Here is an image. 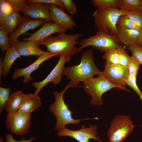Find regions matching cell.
I'll return each instance as SVG.
<instances>
[{
    "label": "cell",
    "instance_id": "6da1fadb",
    "mask_svg": "<svg viewBox=\"0 0 142 142\" xmlns=\"http://www.w3.org/2000/svg\"><path fill=\"white\" fill-rule=\"evenodd\" d=\"M93 53L91 49L85 51L82 54L80 63L77 65L64 67L63 74L70 81L68 85L70 88L80 87L78 84L95 75L102 73L96 66L94 62Z\"/></svg>",
    "mask_w": 142,
    "mask_h": 142
},
{
    "label": "cell",
    "instance_id": "7a4b0ae2",
    "mask_svg": "<svg viewBox=\"0 0 142 142\" xmlns=\"http://www.w3.org/2000/svg\"><path fill=\"white\" fill-rule=\"evenodd\" d=\"M83 36L82 34H67L61 33L55 37H49L37 44L45 46L47 52L50 54L59 56L64 54L71 57L78 53V48L75 45L78 44L77 40Z\"/></svg>",
    "mask_w": 142,
    "mask_h": 142
},
{
    "label": "cell",
    "instance_id": "3957f363",
    "mask_svg": "<svg viewBox=\"0 0 142 142\" xmlns=\"http://www.w3.org/2000/svg\"><path fill=\"white\" fill-rule=\"evenodd\" d=\"M70 88L67 85L60 92L54 91L53 94L55 98V102L49 106V110L55 115L57 121L55 130H59L65 127L66 125L73 124H78L81 121L88 120L89 118L75 119L72 117V112L69 109L68 105L65 103L63 95L66 91Z\"/></svg>",
    "mask_w": 142,
    "mask_h": 142
},
{
    "label": "cell",
    "instance_id": "277c9868",
    "mask_svg": "<svg viewBox=\"0 0 142 142\" xmlns=\"http://www.w3.org/2000/svg\"><path fill=\"white\" fill-rule=\"evenodd\" d=\"M129 11L118 8H108L103 11L96 9L93 14L94 26L98 31L105 32L117 37V23L120 16L127 15Z\"/></svg>",
    "mask_w": 142,
    "mask_h": 142
},
{
    "label": "cell",
    "instance_id": "5b68a950",
    "mask_svg": "<svg viewBox=\"0 0 142 142\" xmlns=\"http://www.w3.org/2000/svg\"><path fill=\"white\" fill-rule=\"evenodd\" d=\"M83 82L85 92L91 97L90 103L92 105L100 106L103 104L102 97L105 93L114 88L120 89L118 86L100 75L96 78L93 77L89 78Z\"/></svg>",
    "mask_w": 142,
    "mask_h": 142
},
{
    "label": "cell",
    "instance_id": "8992f818",
    "mask_svg": "<svg viewBox=\"0 0 142 142\" xmlns=\"http://www.w3.org/2000/svg\"><path fill=\"white\" fill-rule=\"evenodd\" d=\"M118 37L105 32L98 31L96 34L87 38H83L79 42L78 53L87 47L91 46L94 48L102 52L114 48L121 45Z\"/></svg>",
    "mask_w": 142,
    "mask_h": 142
},
{
    "label": "cell",
    "instance_id": "52a82bcc",
    "mask_svg": "<svg viewBox=\"0 0 142 142\" xmlns=\"http://www.w3.org/2000/svg\"><path fill=\"white\" fill-rule=\"evenodd\" d=\"M135 127L129 116L116 115L113 120L108 132L109 142H123Z\"/></svg>",
    "mask_w": 142,
    "mask_h": 142
},
{
    "label": "cell",
    "instance_id": "ba28073f",
    "mask_svg": "<svg viewBox=\"0 0 142 142\" xmlns=\"http://www.w3.org/2000/svg\"><path fill=\"white\" fill-rule=\"evenodd\" d=\"M109 82L118 86L120 90L129 91L126 86V81L129 75L127 67L120 64L110 65L105 62L104 70L100 74Z\"/></svg>",
    "mask_w": 142,
    "mask_h": 142
},
{
    "label": "cell",
    "instance_id": "9c48e42d",
    "mask_svg": "<svg viewBox=\"0 0 142 142\" xmlns=\"http://www.w3.org/2000/svg\"><path fill=\"white\" fill-rule=\"evenodd\" d=\"M31 115L16 113L7 114L5 118L7 128L11 134L22 135L28 134L30 127Z\"/></svg>",
    "mask_w": 142,
    "mask_h": 142
},
{
    "label": "cell",
    "instance_id": "30bf717a",
    "mask_svg": "<svg viewBox=\"0 0 142 142\" xmlns=\"http://www.w3.org/2000/svg\"><path fill=\"white\" fill-rule=\"evenodd\" d=\"M59 60L48 75L42 81L35 82L32 84L36 89L35 93L38 94L42 89L48 83H53V85H56L59 83L63 75V71L65 63L71 59V57L65 54L59 56Z\"/></svg>",
    "mask_w": 142,
    "mask_h": 142
},
{
    "label": "cell",
    "instance_id": "8fae6325",
    "mask_svg": "<svg viewBox=\"0 0 142 142\" xmlns=\"http://www.w3.org/2000/svg\"><path fill=\"white\" fill-rule=\"evenodd\" d=\"M97 126L95 125H91L88 128L82 125L79 130H73L65 127L58 130L57 134L59 137L67 136L72 137L79 142H89L90 139L102 142V140L97 137Z\"/></svg>",
    "mask_w": 142,
    "mask_h": 142
},
{
    "label": "cell",
    "instance_id": "7c38bea8",
    "mask_svg": "<svg viewBox=\"0 0 142 142\" xmlns=\"http://www.w3.org/2000/svg\"><path fill=\"white\" fill-rule=\"evenodd\" d=\"M67 30L54 22H45L42 27L34 33H30L29 36L23 40L32 42L37 43L52 34L65 33Z\"/></svg>",
    "mask_w": 142,
    "mask_h": 142
},
{
    "label": "cell",
    "instance_id": "4fadbf2b",
    "mask_svg": "<svg viewBox=\"0 0 142 142\" xmlns=\"http://www.w3.org/2000/svg\"><path fill=\"white\" fill-rule=\"evenodd\" d=\"M49 4L35 3L27 4L21 12L24 16L34 19L43 20L45 22H52L49 11Z\"/></svg>",
    "mask_w": 142,
    "mask_h": 142
},
{
    "label": "cell",
    "instance_id": "5bb4252c",
    "mask_svg": "<svg viewBox=\"0 0 142 142\" xmlns=\"http://www.w3.org/2000/svg\"><path fill=\"white\" fill-rule=\"evenodd\" d=\"M57 55L56 54H50L47 52L46 53L38 56L35 61L28 66L23 68L15 69L12 76L13 78L16 80L19 77H22L24 78L23 82L24 83H27L33 79L31 77V74L37 69L43 62Z\"/></svg>",
    "mask_w": 142,
    "mask_h": 142
},
{
    "label": "cell",
    "instance_id": "9a60e30c",
    "mask_svg": "<svg viewBox=\"0 0 142 142\" xmlns=\"http://www.w3.org/2000/svg\"><path fill=\"white\" fill-rule=\"evenodd\" d=\"M49 11L52 21L67 29H72L76 26L72 17L57 6L50 5Z\"/></svg>",
    "mask_w": 142,
    "mask_h": 142
},
{
    "label": "cell",
    "instance_id": "2e32d148",
    "mask_svg": "<svg viewBox=\"0 0 142 142\" xmlns=\"http://www.w3.org/2000/svg\"><path fill=\"white\" fill-rule=\"evenodd\" d=\"M27 16H24L23 21L16 31L9 37L11 46L18 40L20 35L24 34L30 30H33L36 28L43 26L45 21L42 19L32 20Z\"/></svg>",
    "mask_w": 142,
    "mask_h": 142
},
{
    "label": "cell",
    "instance_id": "e0dca14e",
    "mask_svg": "<svg viewBox=\"0 0 142 142\" xmlns=\"http://www.w3.org/2000/svg\"><path fill=\"white\" fill-rule=\"evenodd\" d=\"M15 48L21 56H39L47 52L43 51L34 42L26 40H17L12 46Z\"/></svg>",
    "mask_w": 142,
    "mask_h": 142
},
{
    "label": "cell",
    "instance_id": "ac0fdd59",
    "mask_svg": "<svg viewBox=\"0 0 142 142\" xmlns=\"http://www.w3.org/2000/svg\"><path fill=\"white\" fill-rule=\"evenodd\" d=\"M42 102L38 94L34 93L26 94V96L18 113L31 115L42 105Z\"/></svg>",
    "mask_w": 142,
    "mask_h": 142
},
{
    "label": "cell",
    "instance_id": "d6986e66",
    "mask_svg": "<svg viewBox=\"0 0 142 142\" xmlns=\"http://www.w3.org/2000/svg\"><path fill=\"white\" fill-rule=\"evenodd\" d=\"M21 90H19L10 95L5 105L7 114H14L17 112L21 107L26 96Z\"/></svg>",
    "mask_w": 142,
    "mask_h": 142
},
{
    "label": "cell",
    "instance_id": "ffe728a7",
    "mask_svg": "<svg viewBox=\"0 0 142 142\" xmlns=\"http://www.w3.org/2000/svg\"><path fill=\"white\" fill-rule=\"evenodd\" d=\"M117 37L127 47L136 44L140 31L131 30L117 26Z\"/></svg>",
    "mask_w": 142,
    "mask_h": 142
},
{
    "label": "cell",
    "instance_id": "44dd1931",
    "mask_svg": "<svg viewBox=\"0 0 142 142\" xmlns=\"http://www.w3.org/2000/svg\"><path fill=\"white\" fill-rule=\"evenodd\" d=\"M21 55L15 47H10L6 50L2 60V76L7 75L14 62Z\"/></svg>",
    "mask_w": 142,
    "mask_h": 142
},
{
    "label": "cell",
    "instance_id": "7402d4cb",
    "mask_svg": "<svg viewBox=\"0 0 142 142\" xmlns=\"http://www.w3.org/2000/svg\"><path fill=\"white\" fill-rule=\"evenodd\" d=\"M23 19V17L19 12H13L5 19L2 25L11 35L17 29L22 23Z\"/></svg>",
    "mask_w": 142,
    "mask_h": 142
},
{
    "label": "cell",
    "instance_id": "603a6c76",
    "mask_svg": "<svg viewBox=\"0 0 142 142\" xmlns=\"http://www.w3.org/2000/svg\"><path fill=\"white\" fill-rule=\"evenodd\" d=\"M118 8L123 10L142 11V0H120Z\"/></svg>",
    "mask_w": 142,
    "mask_h": 142
},
{
    "label": "cell",
    "instance_id": "cb8c5ba5",
    "mask_svg": "<svg viewBox=\"0 0 142 142\" xmlns=\"http://www.w3.org/2000/svg\"><path fill=\"white\" fill-rule=\"evenodd\" d=\"M120 0H92L94 5L100 11L108 8H118Z\"/></svg>",
    "mask_w": 142,
    "mask_h": 142
},
{
    "label": "cell",
    "instance_id": "d4e9b609",
    "mask_svg": "<svg viewBox=\"0 0 142 142\" xmlns=\"http://www.w3.org/2000/svg\"><path fill=\"white\" fill-rule=\"evenodd\" d=\"M118 48L110 49L106 51L103 58L106 62L110 65L119 64V54Z\"/></svg>",
    "mask_w": 142,
    "mask_h": 142
},
{
    "label": "cell",
    "instance_id": "484cf974",
    "mask_svg": "<svg viewBox=\"0 0 142 142\" xmlns=\"http://www.w3.org/2000/svg\"><path fill=\"white\" fill-rule=\"evenodd\" d=\"M117 25L118 27L140 31L141 29L126 15H123L120 16Z\"/></svg>",
    "mask_w": 142,
    "mask_h": 142
},
{
    "label": "cell",
    "instance_id": "4316f807",
    "mask_svg": "<svg viewBox=\"0 0 142 142\" xmlns=\"http://www.w3.org/2000/svg\"><path fill=\"white\" fill-rule=\"evenodd\" d=\"M13 12L12 7L6 0H0V25H2L5 19Z\"/></svg>",
    "mask_w": 142,
    "mask_h": 142
},
{
    "label": "cell",
    "instance_id": "83f0119b",
    "mask_svg": "<svg viewBox=\"0 0 142 142\" xmlns=\"http://www.w3.org/2000/svg\"><path fill=\"white\" fill-rule=\"evenodd\" d=\"M8 33L7 30L0 25V47L2 53L6 51L11 46L8 37Z\"/></svg>",
    "mask_w": 142,
    "mask_h": 142
},
{
    "label": "cell",
    "instance_id": "f1b7e54d",
    "mask_svg": "<svg viewBox=\"0 0 142 142\" xmlns=\"http://www.w3.org/2000/svg\"><path fill=\"white\" fill-rule=\"evenodd\" d=\"M11 87L4 88L0 87V113L1 114L5 108L6 104L10 96Z\"/></svg>",
    "mask_w": 142,
    "mask_h": 142
},
{
    "label": "cell",
    "instance_id": "f546056e",
    "mask_svg": "<svg viewBox=\"0 0 142 142\" xmlns=\"http://www.w3.org/2000/svg\"><path fill=\"white\" fill-rule=\"evenodd\" d=\"M140 65H142V46L134 44L127 47Z\"/></svg>",
    "mask_w": 142,
    "mask_h": 142
},
{
    "label": "cell",
    "instance_id": "4dcf8cb0",
    "mask_svg": "<svg viewBox=\"0 0 142 142\" xmlns=\"http://www.w3.org/2000/svg\"><path fill=\"white\" fill-rule=\"evenodd\" d=\"M125 45H121L118 49L119 54V64L127 67L130 56L128 54Z\"/></svg>",
    "mask_w": 142,
    "mask_h": 142
},
{
    "label": "cell",
    "instance_id": "1f68e13d",
    "mask_svg": "<svg viewBox=\"0 0 142 142\" xmlns=\"http://www.w3.org/2000/svg\"><path fill=\"white\" fill-rule=\"evenodd\" d=\"M140 64L133 55L130 56V59L127 66L129 75L136 77L140 68Z\"/></svg>",
    "mask_w": 142,
    "mask_h": 142
},
{
    "label": "cell",
    "instance_id": "d6a6232c",
    "mask_svg": "<svg viewBox=\"0 0 142 142\" xmlns=\"http://www.w3.org/2000/svg\"><path fill=\"white\" fill-rule=\"evenodd\" d=\"M136 77L129 75L126 81V85L132 89L137 93L141 100H142V93L136 83Z\"/></svg>",
    "mask_w": 142,
    "mask_h": 142
},
{
    "label": "cell",
    "instance_id": "836d02e7",
    "mask_svg": "<svg viewBox=\"0 0 142 142\" xmlns=\"http://www.w3.org/2000/svg\"><path fill=\"white\" fill-rule=\"evenodd\" d=\"M127 16L141 29L142 28V11H130Z\"/></svg>",
    "mask_w": 142,
    "mask_h": 142
},
{
    "label": "cell",
    "instance_id": "e575fe53",
    "mask_svg": "<svg viewBox=\"0 0 142 142\" xmlns=\"http://www.w3.org/2000/svg\"><path fill=\"white\" fill-rule=\"evenodd\" d=\"M12 6L13 12H21L27 3L26 0H6Z\"/></svg>",
    "mask_w": 142,
    "mask_h": 142
},
{
    "label": "cell",
    "instance_id": "d590c367",
    "mask_svg": "<svg viewBox=\"0 0 142 142\" xmlns=\"http://www.w3.org/2000/svg\"><path fill=\"white\" fill-rule=\"evenodd\" d=\"M27 4L38 3L53 5L57 6L61 9L64 11L65 9L60 0H26Z\"/></svg>",
    "mask_w": 142,
    "mask_h": 142
},
{
    "label": "cell",
    "instance_id": "8d00e7d4",
    "mask_svg": "<svg viewBox=\"0 0 142 142\" xmlns=\"http://www.w3.org/2000/svg\"><path fill=\"white\" fill-rule=\"evenodd\" d=\"M67 12L70 14H75L77 12L76 5L71 0H60Z\"/></svg>",
    "mask_w": 142,
    "mask_h": 142
},
{
    "label": "cell",
    "instance_id": "74e56055",
    "mask_svg": "<svg viewBox=\"0 0 142 142\" xmlns=\"http://www.w3.org/2000/svg\"><path fill=\"white\" fill-rule=\"evenodd\" d=\"M5 138L6 142H32L37 138V137L36 136H32L27 140H26L25 138H24L20 141H17L16 140L14 139L11 134L7 133H6L5 134Z\"/></svg>",
    "mask_w": 142,
    "mask_h": 142
},
{
    "label": "cell",
    "instance_id": "f35d334b",
    "mask_svg": "<svg viewBox=\"0 0 142 142\" xmlns=\"http://www.w3.org/2000/svg\"><path fill=\"white\" fill-rule=\"evenodd\" d=\"M142 46V28L140 31V33L138 37L136 44Z\"/></svg>",
    "mask_w": 142,
    "mask_h": 142
},
{
    "label": "cell",
    "instance_id": "ab89813d",
    "mask_svg": "<svg viewBox=\"0 0 142 142\" xmlns=\"http://www.w3.org/2000/svg\"><path fill=\"white\" fill-rule=\"evenodd\" d=\"M3 55L2 53L1 57L0 58V84L1 83V76L2 75V60Z\"/></svg>",
    "mask_w": 142,
    "mask_h": 142
},
{
    "label": "cell",
    "instance_id": "60d3db41",
    "mask_svg": "<svg viewBox=\"0 0 142 142\" xmlns=\"http://www.w3.org/2000/svg\"><path fill=\"white\" fill-rule=\"evenodd\" d=\"M0 142H3V139L2 137H0Z\"/></svg>",
    "mask_w": 142,
    "mask_h": 142
},
{
    "label": "cell",
    "instance_id": "b9f144b4",
    "mask_svg": "<svg viewBox=\"0 0 142 142\" xmlns=\"http://www.w3.org/2000/svg\"><path fill=\"white\" fill-rule=\"evenodd\" d=\"M139 126L142 127V125H139Z\"/></svg>",
    "mask_w": 142,
    "mask_h": 142
}]
</instances>
